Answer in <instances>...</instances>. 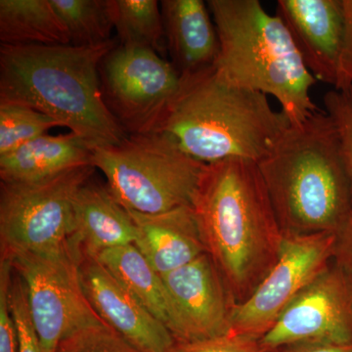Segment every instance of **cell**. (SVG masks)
<instances>
[{"label": "cell", "instance_id": "6da1fadb", "mask_svg": "<svg viewBox=\"0 0 352 352\" xmlns=\"http://www.w3.org/2000/svg\"><path fill=\"white\" fill-rule=\"evenodd\" d=\"M192 208L234 302H244L276 263L284 238L258 163L207 164Z\"/></svg>", "mask_w": 352, "mask_h": 352}, {"label": "cell", "instance_id": "7a4b0ae2", "mask_svg": "<svg viewBox=\"0 0 352 352\" xmlns=\"http://www.w3.org/2000/svg\"><path fill=\"white\" fill-rule=\"evenodd\" d=\"M118 45L21 44L0 47V102L28 106L56 120L90 147L119 144L129 133L102 94L100 65Z\"/></svg>", "mask_w": 352, "mask_h": 352}, {"label": "cell", "instance_id": "3957f363", "mask_svg": "<svg viewBox=\"0 0 352 352\" xmlns=\"http://www.w3.org/2000/svg\"><path fill=\"white\" fill-rule=\"evenodd\" d=\"M289 126L284 113L271 107L267 95L233 85L212 66L180 76L156 132L170 135L201 163H258Z\"/></svg>", "mask_w": 352, "mask_h": 352}, {"label": "cell", "instance_id": "277c9868", "mask_svg": "<svg viewBox=\"0 0 352 352\" xmlns=\"http://www.w3.org/2000/svg\"><path fill=\"white\" fill-rule=\"evenodd\" d=\"M258 164L284 233H333L351 214V185L327 113L291 124Z\"/></svg>", "mask_w": 352, "mask_h": 352}, {"label": "cell", "instance_id": "5b68a950", "mask_svg": "<svg viewBox=\"0 0 352 352\" xmlns=\"http://www.w3.org/2000/svg\"><path fill=\"white\" fill-rule=\"evenodd\" d=\"M219 39L215 68L238 87L274 97L292 126L318 112L308 71L279 16L258 0H208Z\"/></svg>", "mask_w": 352, "mask_h": 352}, {"label": "cell", "instance_id": "8992f818", "mask_svg": "<svg viewBox=\"0 0 352 352\" xmlns=\"http://www.w3.org/2000/svg\"><path fill=\"white\" fill-rule=\"evenodd\" d=\"M91 164L106 176L109 191L122 208L145 214L192 207L207 166L156 131L94 148Z\"/></svg>", "mask_w": 352, "mask_h": 352}, {"label": "cell", "instance_id": "52a82bcc", "mask_svg": "<svg viewBox=\"0 0 352 352\" xmlns=\"http://www.w3.org/2000/svg\"><path fill=\"white\" fill-rule=\"evenodd\" d=\"M94 170L85 164L41 182H1V259L50 254L69 245L75 231L76 195Z\"/></svg>", "mask_w": 352, "mask_h": 352}, {"label": "cell", "instance_id": "ba28073f", "mask_svg": "<svg viewBox=\"0 0 352 352\" xmlns=\"http://www.w3.org/2000/svg\"><path fill=\"white\" fill-rule=\"evenodd\" d=\"M83 254L69 243L50 254H21L6 261L25 284L32 323L44 352H55L72 333L106 324L89 302L80 278Z\"/></svg>", "mask_w": 352, "mask_h": 352}, {"label": "cell", "instance_id": "9c48e42d", "mask_svg": "<svg viewBox=\"0 0 352 352\" xmlns=\"http://www.w3.org/2000/svg\"><path fill=\"white\" fill-rule=\"evenodd\" d=\"M100 78L104 100L129 134L156 131L180 85L156 51L120 44L101 62Z\"/></svg>", "mask_w": 352, "mask_h": 352}, {"label": "cell", "instance_id": "30bf717a", "mask_svg": "<svg viewBox=\"0 0 352 352\" xmlns=\"http://www.w3.org/2000/svg\"><path fill=\"white\" fill-rule=\"evenodd\" d=\"M336 233H284L276 263L247 300L234 305L228 335L259 340L333 263Z\"/></svg>", "mask_w": 352, "mask_h": 352}, {"label": "cell", "instance_id": "8fae6325", "mask_svg": "<svg viewBox=\"0 0 352 352\" xmlns=\"http://www.w3.org/2000/svg\"><path fill=\"white\" fill-rule=\"evenodd\" d=\"M264 352L300 344L352 346V280L335 263L303 289L258 340Z\"/></svg>", "mask_w": 352, "mask_h": 352}, {"label": "cell", "instance_id": "7c38bea8", "mask_svg": "<svg viewBox=\"0 0 352 352\" xmlns=\"http://www.w3.org/2000/svg\"><path fill=\"white\" fill-rule=\"evenodd\" d=\"M162 278L179 316V342L228 335L235 302L210 254Z\"/></svg>", "mask_w": 352, "mask_h": 352}, {"label": "cell", "instance_id": "4fadbf2b", "mask_svg": "<svg viewBox=\"0 0 352 352\" xmlns=\"http://www.w3.org/2000/svg\"><path fill=\"white\" fill-rule=\"evenodd\" d=\"M83 292L103 321L140 352H171L176 340L94 256L80 265Z\"/></svg>", "mask_w": 352, "mask_h": 352}, {"label": "cell", "instance_id": "5bb4252c", "mask_svg": "<svg viewBox=\"0 0 352 352\" xmlns=\"http://www.w3.org/2000/svg\"><path fill=\"white\" fill-rule=\"evenodd\" d=\"M276 15L311 75L335 85L342 43V0H279Z\"/></svg>", "mask_w": 352, "mask_h": 352}, {"label": "cell", "instance_id": "9a60e30c", "mask_svg": "<svg viewBox=\"0 0 352 352\" xmlns=\"http://www.w3.org/2000/svg\"><path fill=\"white\" fill-rule=\"evenodd\" d=\"M126 210L135 226L134 245L161 276L208 254L191 206L157 214Z\"/></svg>", "mask_w": 352, "mask_h": 352}, {"label": "cell", "instance_id": "2e32d148", "mask_svg": "<svg viewBox=\"0 0 352 352\" xmlns=\"http://www.w3.org/2000/svg\"><path fill=\"white\" fill-rule=\"evenodd\" d=\"M166 45L180 76L217 63L219 39L212 13L203 0L161 1Z\"/></svg>", "mask_w": 352, "mask_h": 352}, {"label": "cell", "instance_id": "e0dca14e", "mask_svg": "<svg viewBox=\"0 0 352 352\" xmlns=\"http://www.w3.org/2000/svg\"><path fill=\"white\" fill-rule=\"evenodd\" d=\"M136 229L129 212L107 186L88 180L75 201V231L71 243L83 254L134 244Z\"/></svg>", "mask_w": 352, "mask_h": 352}, {"label": "cell", "instance_id": "ac0fdd59", "mask_svg": "<svg viewBox=\"0 0 352 352\" xmlns=\"http://www.w3.org/2000/svg\"><path fill=\"white\" fill-rule=\"evenodd\" d=\"M92 148L80 136L44 134L0 156V178L4 182H34L91 164Z\"/></svg>", "mask_w": 352, "mask_h": 352}, {"label": "cell", "instance_id": "d6986e66", "mask_svg": "<svg viewBox=\"0 0 352 352\" xmlns=\"http://www.w3.org/2000/svg\"><path fill=\"white\" fill-rule=\"evenodd\" d=\"M94 256L170 331L176 342L182 340L179 316L163 278L153 268L135 245L112 248Z\"/></svg>", "mask_w": 352, "mask_h": 352}, {"label": "cell", "instance_id": "ffe728a7", "mask_svg": "<svg viewBox=\"0 0 352 352\" xmlns=\"http://www.w3.org/2000/svg\"><path fill=\"white\" fill-rule=\"evenodd\" d=\"M0 41L6 45H67L71 36L50 0H1Z\"/></svg>", "mask_w": 352, "mask_h": 352}, {"label": "cell", "instance_id": "44dd1931", "mask_svg": "<svg viewBox=\"0 0 352 352\" xmlns=\"http://www.w3.org/2000/svg\"><path fill=\"white\" fill-rule=\"evenodd\" d=\"M120 45L142 46L163 55L166 38L157 0H109Z\"/></svg>", "mask_w": 352, "mask_h": 352}, {"label": "cell", "instance_id": "7402d4cb", "mask_svg": "<svg viewBox=\"0 0 352 352\" xmlns=\"http://www.w3.org/2000/svg\"><path fill=\"white\" fill-rule=\"evenodd\" d=\"M66 25L71 44L97 45L113 39V29L109 0H50Z\"/></svg>", "mask_w": 352, "mask_h": 352}, {"label": "cell", "instance_id": "603a6c76", "mask_svg": "<svg viewBox=\"0 0 352 352\" xmlns=\"http://www.w3.org/2000/svg\"><path fill=\"white\" fill-rule=\"evenodd\" d=\"M60 126L47 115L20 104L0 102V156Z\"/></svg>", "mask_w": 352, "mask_h": 352}, {"label": "cell", "instance_id": "cb8c5ba5", "mask_svg": "<svg viewBox=\"0 0 352 352\" xmlns=\"http://www.w3.org/2000/svg\"><path fill=\"white\" fill-rule=\"evenodd\" d=\"M323 100L326 113L337 132L340 157L349 178L352 195V88L331 90L325 94Z\"/></svg>", "mask_w": 352, "mask_h": 352}, {"label": "cell", "instance_id": "d4e9b609", "mask_svg": "<svg viewBox=\"0 0 352 352\" xmlns=\"http://www.w3.org/2000/svg\"><path fill=\"white\" fill-rule=\"evenodd\" d=\"M55 352H140L107 324L78 331L65 338Z\"/></svg>", "mask_w": 352, "mask_h": 352}, {"label": "cell", "instance_id": "484cf974", "mask_svg": "<svg viewBox=\"0 0 352 352\" xmlns=\"http://www.w3.org/2000/svg\"><path fill=\"white\" fill-rule=\"evenodd\" d=\"M9 296L17 330L18 352H44L30 314L24 282L14 270Z\"/></svg>", "mask_w": 352, "mask_h": 352}, {"label": "cell", "instance_id": "4316f807", "mask_svg": "<svg viewBox=\"0 0 352 352\" xmlns=\"http://www.w3.org/2000/svg\"><path fill=\"white\" fill-rule=\"evenodd\" d=\"M13 270L10 263H0V352H18V337L10 307Z\"/></svg>", "mask_w": 352, "mask_h": 352}, {"label": "cell", "instance_id": "83f0119b", "mask_svg": "<svg viewBox=\"0 0 352 352\" xmlns=\"http://www.w3.org/2000/svg\"><path fill=\"white\" fill-rule=\"evenodd\" d=\"M171 352H264L258 340L226 335L196 342H176Z\"/></svg>", "mask_w": 352, "mask_h": 352}, {"label": "cell", "instance_id": "f1b7e54d", "mask_svg": "<svg viewBox=\"0 0 352 352\" xmlns=\"http://www.w3.org/2000/svg\"><path fill=\"white\" fill-rule=\"evenodd\" d=\"M342 6L344 25L333 89L347 90L352 88V0H342Z\"/></svg>", "mask_w": 352, "mask_h": 352}, {"label": "cell", "instance_id": "f546056e", "mask_svg": "<svg viewBox=\"0 0 352 352\" xmlns=\"http://www.w3.org/2000/svg\"><path fill=\"white\" fill-rule=\"evenodd\" d=\"M335 233L333 263L352 280V210Z\"/></svg>", "mask_w": 352, "mask_h": 352}, {"label": "cell", "instance_id": "4dcf8cb0", "mask_svg": "<svg viewBox=\"0 0 352 352\" xmlns=\"http://www.w3.org/2000/svg\"><path fill=\"white\" fill-rule=\"evenodd\" d=\"M273 352H352V346L323 344H300L283 347Z\"/></svg>", "mask_w": 352, "mask_h": 352}]
</instances>
